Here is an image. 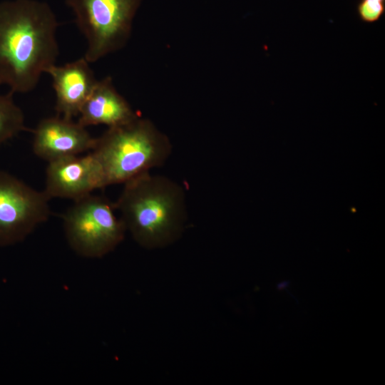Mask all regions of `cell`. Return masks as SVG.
<instances>
[{"label":"cell","mask_w":385,"mask_h":385,"mask_svg":"<svg viewBox=\"0 0 385 385\" xmlns=\"http://www.w3.org/2000/svg\"><path fill=\"white\" fill-rule=\"evenodd\" d=\"M384 11V0H361L358 6L360 19L372 23L380 19Z\"/></svg>","instance_id":"7c38bea8"},{"label":"cell","mask_w":385,"mask_h":385,"mask_svg":"<svg viewBox=\"0 0 385 385\" xmlns=\"http://www.w3.org/2000/svg\"><path fill=\"white\" fill-rule=\"evenodd\" d=\"M33 133L34 154L48 162L92 150L96 143L86 127L58 115L42 119Z\"/></svg>","instance_id":"ba28073f"},{"label":"cell","mask_w":385,"mask_h":385,"mask_svg":"<svg viewBox=\"0 0 385 385\" xmlns=\"http://www.w3.org/2000/svg\"><path fill=\"white\" fill-rule=\"evenodd\" d=\"M89 64L83 56L63 66L55 64L46 72L52 79L58 115L72 120L79 115L98 81Z\"/></svg>","instance_id":"9c48e42d"},{"label":"cell","mask_w":385,"mask_h":385,"mask_svg":"<svg viewBox=\"0 0 385 385\" xmlns=\"http://www.w3.org/2000/svg\"><path fill=\"white\" fill-rule=\"evenodd\" d=\"M115 210L114 203L102 196L90 194L75 200L62 216L70 247L79 256L91 259L112 252L126 232Z\"/></svg>","instance_id":"5b68a950"},{"label":"cell","mask_w":385,"mask_h":385,"mask_svg":"<svg viewBox=\"0 0 385 385\" xmlns=\"http://www.w3.org/2000/svg\"><path fill=\"white\" fill-rule=\"evenodd\" d=\"M143 0H65L86 41L84 58L91 63L128 42Z\"/></svg>","instance_id":"277c9868"},{"label":"cell","mask_w":385,"mask_h":385,"mask_svg":"<svg viewBox=\"0 0 385 385\" xmlns=\"http://www.w3.org/2000/svg\"><path fill=\"white\" fill-rule=\"evenodd\" d=\"M58 22L50 5L39 0L0 2V86L29 93L59 55Z\"/></svg>","instance_id":"6da1fadb"},{"label":"cell","mask_w":385,"mask_h":385,"mask_svg":"<svg viewBox=\"0 0 385 385\" xmlns=\"http://www.w3.org/2000/svg\"><path fill=\"white\" fill-rule=\"evenodd\" d=\"M168 136L148 118L138 116L119 126L108 128L91 153L100 163L107 186L124 184L163 165L172 153Z\"/></svg>","instance_id":"3957f363"},{"label":"cell","mask_w":385,"mask_h":385,"mask_svg":"<svg viewBox=\"0 0 385 385\" xmlns=\"http://www.w3.org/2000/svg\"><path fill=\"white\" fill-rule=\"evenodd\" d=\"M78 116V123L86 128L96 125L111 128L128 123L139 115L116 90L112 78L106 76L97 81Z\"/></svg>","instance_id":"30bf717a"},{"label":"cell","mask_w":385,"mask_h":385,"mask_svg":"<svg viewBox=\"0 0 385 385\" xmlns=\"http://www.w3.org/2000/svg\"><path fill=\"white\" fill-rule=\"evenodd\" d=\"M13 94L0 93V146L21 132L27 130L24 113L15 103Z\"/></svg>","instance_id":"8fae6325"},{"label":"cell","mask_w":385,"mask_h":385,"mask_svg":"<svg viewBox=\"0 0 385 385\" xmlns=\"http://www.w3.org/2000/svg\"><path fill=\"white\" fill-rule=\"evenodd\" d=\"M43 190L51 199L79 200L97 189L107 187L103 168L91 152L48 162Z\"/></svg>","instance_id":"52a82bcc"},{"label":"cell","mask_w":385,"mask_h":385,"mask_svg":"<svg viewBox=\"0 0 385 385\" xmlns=\"http://www.w3.org/2000/svg\"><path fill=\"white\" fill-rule=\"evenodd\" d=\"M115 210L141 247L156 249L180 238L187 222L185 192L175 180L150 172L125 183Z\"/></svg>","instance_id":"7a4b0ae2"},{"label":"cell","mask_w":385,"mask_h":385,"mask_svg":"<svg viewBox=\"0 0 385 385\" xmlns=\"http://www.w3.org/2000/svg\"><path fill=\"white\" fill-rule=\"evenodd\" d=\"M49 197L0 171V247L24 240L51 215Z\"/></svg>","instance_id":"8992f818"}]
</instances>
